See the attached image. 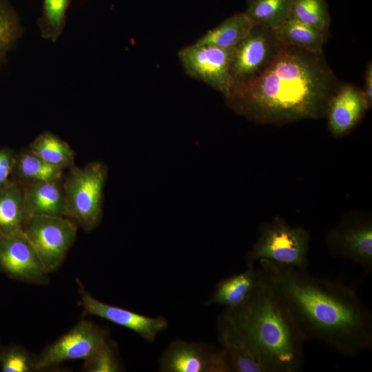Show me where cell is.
Instances as JSON below:
<instances>
[{"instance_id": "cell-5", "label": "cell", "mask_w": 372, "mask_h": 372, "mask_svg": "<svg viewBox=\"0 0 372 372\" xmlns=\"http://www.w3.org/2000/svg\"><path fill=\"white\" fill-rule=\"evenodd\" d=\"M309 232L276 217L260 227L258 240L245 257L246 266L267 259L276 263L306 270L308 265Z\"/></svg>"}, {"instance_id": "cell-7", "label": "cell", "mask_w": 372, "mask_h": 372, "mask_svg": "<svg viewBox=\"0 0 372 372\" xmlns=\"http://www.w3.org/2000/svg\"><path fill=\"white\" fill-rule=\"evenodd\" d=\"M325 242L333 256L355 262L365 274L372 271V221L369 216H346L329 231Z\"/></svg>"}, {"instance_id": "cell-12", "label": "cell", "mask_w": 372, "mask_h": 372, "mask_svg": "<svg viewBox=\"0 0 372 372\" xmlns=\"http://www.w3.org/2000/svg\"><path fill=\"white\" fill-rule=\"evenodd\" d=\"M0 270L22 282L43 284L48 281V272L23 231L0 238Z\"/></svg>"}, {"instance_id": "cell-30", "label": "cell", "mask_w": 372, "mask_h": 372, "mask_svg": "<svg viewBox=\"0 0 372 372\" xmlns=\"http://www.w3.org/2000/svg\"><path fill=\"white\" fill-rule=\"evenodd\" d=\"M364 90L363 91L368 109L372 104V64H367L364 76Z\"/></svg>"}, {"instance_id": "cell-22", "label": "cell", "mask_w": 372, "mask_h": 372, "mask_svg": "<svg viewBox=\"0 0 372 372\" xmlns=\"http://www.w3.org/2000/svg\"><path fill=\"white\" fill-rule=\"evenodd\" d=\"M292 0H247L245 14L254 23L275 30L290 18Z\"/></svg>"}, {"instance_id": "cell-23", "label": "cell", "mask_w": 372, "mask_h": 372, "mask_svg": "<svg viewBox=\"0 0 372 372\" xmlns=\"http://www.w3.org/2000/svg\"><path fill=\"white\" fill-rule=\"evenodd\" d=\"M72 0H43L42 10L37 25L41 37L54 43L61 37Z\"/></svg>"}, {"instance_id": "cell-1", "label": "cell", "mask_w": 372, "mask_h": 372, "mask_svg": "<svg viewBox=\"0 0 372 372\" xmlns=\"http://www.w3.org/2000/svg\"><path fill=\"white\" fill-rule=\"evenodd\" d=\"M304 342H322L344 356L372 348V316L355 289L307 269L258 260Z\"/></svg>"}, {"instance_id": "cell-26", "label": "cell", "mask_w": 372, "mask_h": 372, "mask_svg": "<svg viewBox=\"0 0 372 372\" xmlns=\"http://www.w3.org/2000/svg\"><path fill=\"white\" fill-rule=\"evenodd\" d=\"M220 350L226 372H267L260 362L241 348L221 344Z\"/></svg>"}, {"instance_id": "cell-25", "label": "cell", "mask_w": 372, "mask_h": 372, "mask_svg": "<svg viewBox=\"0 0 372 372\" xmlns=\"http://www.w3.org/2000/svg\"><path fill=\"white\" fill-rule=\"evenodd\" d=\"M19 17L8 0H0V65L22 34Z\"/></svg>"}, {"instance_id": "cell-27", "label": "cell", "mask_w": 372, "mask_h": 372, "mask_svg": "<svg viewBox=\"0 0 372 372\" xmlns=\"http://www.w3.org/2000/svg\"><path fill=\"white\" fill-rule=\"evenodd\" d=\"M87 372H118L121 371L116 349L109 339L84 360Z\"/></svg>"}, {"instance_id": "cell-29", "label": "cell", "mask_w": 372, "mask_h": 372, "mask_svg": "<svg viewBox=\"0 0 372 372\" xmlns=\"http://www.w3.org/2000/svg\"><path fill=\"white\" fill-rule=\"evenodd\" d=\"M17 154L9 147L0 148V188L7 184L11 178Z\"/></svg>"}, {"instance_id": "cell-9", "label": "cell", "mask_w": 372, "mask_h": 372, "mask_svg": "<svg viewBox=\"0 0 372 372\" xmlns=\"http://www.w3.org/2000/svg\"><path fill=\"white\" fill-rule=\"evenodd\" d=\"M108 339L105 329L91 321L81 320L34 360L32 370L41 371L68 360H85Z\"/></svg>"}, {"instance_id": "cell-10", "label": "cell", "mask_w": 372, "mask_h": 372, "mask_svg": "<svg viewBox=\"0 0 372 372\" xmlns=\"http://www.w3.org/2000/svg\"><path fill=\"white\" fill-rule=\"evenodd\" d=\"M281 45L273 30L255 25L234 48L231 66L233 85L249 79L262 70Z\"/></svg>"}, {"instance_id": "cell-6", "label": "cell", "mask_w": 372, "mask_h": 372, "mask_svg": "<svg viewBox=\"0 0 372 372\" xmlns=\"http://www.w3.org/2000/svg\"><path fill=\"white\" fill-rule=\"evenodd\" d=\"M77 228L78 225L68 217L31 216L22 231L50 273L63 261L75 240Z\"/></svg>"}, {"instance_id": "cell-17", "label": "cell", "mask_w": 372, "mask_h": 372, "mask_svg": "<svg viewBox=\"0 0 372 372\" xmlns=\"http://www.w3.org/2000/svg\"><path fill=\"white\" fill-rule=\"evenodd\" d=\"M28 218L23 187L10 180L0 188V238L21 232Z\"/></svg>"}, {"instance_id": "cell-28", "label": "cell", "mask_w": 372, "mask_h": 372, "mask_svg": "<svg viewBox=\"0 0 372 372\" xmlns=\"http://www.w3.org/2000/svg\"><path fill=\"white\" fill-rule=\"evenodd\" d=\"M33 360L24 349L12 346L0 353L1 369L3 372H27L32 369Z\"/></svg>"}, {"instance_id": "cell-2", "label": "cell", "mask_w": 372, "mask_h": 372, "mask_svg": "<svg viewBox=\"0 0 372 372\" xmlns=\"http://www.w3.org/2000/svg\"><path fill=\"white\" fill-rule=\"evenodd\" d=\"M338 87L322 52L282 44L262 70L234 85L227 98L254 122L282 125L322 116Z\"/></svg>"}, {"instance_id": "cell-14", "label": "cell", "mask_w": 372, "mask_h": 372, "mask_svg": "<svg viewBox=\"0 0 372 372\" xmlns=\"http://www.w3.org/2000/svg\"><path fill=\"white\" fill-rule=\"evenodd\" d=\"M368 109L363 91L351 84L339 86L330 99L326 114L335 137L349 133Z\"/></svg>"}, {"instance_id": "cell-3", "label": "cell", "mask_w": 372, "mask_h": 372, "mask_svg": "<svg viewBox=\"0 0 372 372\" xmlns=\"http://www.w3.org/2000/svg\"><path fill=\"white\" fill-rule=\"evenodd\" d=\"M261 273L260 280L248 300L240 306L225 308L220 314L219 342L245 350L267 372L299 371L303 364L304 342Z\"/></svg>"}, {"instance_id": "cell-24", "label": "cell", "mask_w": 372, "mask_h": 372, "mask_svg": "<svg viewBox=\"0 0 372 372\" xmlns=\"http://www.w3.org/2000/svg\"><path fill=\"white\" fill-rule=\"evenodd\" d=\"M291 18L327 33L330 17L325 0H292Z\"/></svg>"}, {"instance_id": "cell-20", "label": "cell", "mask_w": 372, "mask_h": 372, "mask_svg": "<svg viewBox=\"0 0 372 372\" xmlns=\"http://www.w3.org/2000/svg\"><path fill=\"white\" fill-rule=\"evenodd\" d=\"M273 30L277 40L283 45L313 52H322L327 33L289 18Z\"/></svg>"}, {"instance_id": "cell-11", "label": "cell", "mask_w": 372, "mask_h": 372, "mask_svg": "<svg viewBox=\"0 0 372 372\" xmlns=\"http://www.w3.org/2000/svg\"><path fill=\"white\" fill-rule=\"evenodd\" d=\"M162 372H226L220 350L200 342L172 341L158 361Z\"/></svg>"}, {"instance_id": "cell-4", "label": "cell", "mask_w": 372, "mask_h": 372, "mask_svg": "<svg viewBox=\"0 0 372 372\" xmlns=\"http://www.w3.org/2000/svg\"><path fill=\"white\" fill-rule=\"evenodd\" d=\"M107 167L101 162L73 167L62 183L67 216L85 231L99 224L102 214L103 192Z\"/></svg>"}, {"instance_id": "cell-19", "label": "cell", "mask_w": 372, "mask_h": 372, "mask_svg": "<svg viewBox=\"0 0 372 372\" xmlns=\"http://www.w3.org/2000/svg\"><path fill=\"white\" fill-rule=\"evenodd\" d=\"M254 25V23L245 12H238L207 31L195 43L220 48H232L249 34Z\"/></svg>"}, {"instance_id": "cell-15", "label": "cell", "mask_w": 372, "mask_h": 372, "mask_svg": "<svg viewBox=\"0 0 372 372\" xmlns=\"http://www.w3.org/2000/svg\"><path fill=\"white\" fill-rule=\"evenodd\" d=\"M262 273L254 266H247L245 271L231 275L216 285L205 304H218L225 308H234L245 303L258 286Z\"/></svg>"}, {"instance_id": "cell-21", "label": "cell", "mask_w": 372, "mask_h": 372, "mask_svg": "<svg viewBox=\"0 0 372 372\" xmlns=\"http://www.w3.org/2000/svg\"><path fill=\"white\" fill-rule=\"evenodd\" d=\"M28 149L48 163L61 169L74 167L75 152L70 145L50 132L37 136Z\"/></svg>"}, {"instance_id": "cell-13", "label": "cell", "mask_w": 372, "mask_h": 372, "mask_svg": "<svg viewBox=\"0 0 372 372\" xmlns=\"http://www.w3.org/2000/svg\"><path fill=\"white\" fill-rule=\"evenodd\" d=\"M79 302L85 313L108 320L128 329L148 342H153L157 335L168 327L163 316L149 317L121 307L105 304L85 291H80Z\"/></svg>"}, {"instance_id": "cell-18", "label": "cell", "mask_w": 372, "mask_h": 372, "mask_svg": "<svg viewBox=\"0 0 372 372\" xmlns=\"http://www.w3.org/2000/svg\"><path fill=\"white\" fill-rule=\"evenodd\" d=\"M63 170L53 166L28 149L17 154L10 180L22 187L43 182L61 181Z\"/></svg>"}, {"instance_id": "cell-16", "label": "cell", "mask_w": 372, "mask_h": 372, "mask_svg": "<svg viewBox=\"0 0 372 372\" xmlns=\"http://www.w3.org/2000/svg\"><path fill=\"white\" fill-rule=\"evenodd\" d=\"M23 196L25 210L28 217L67 216L61 181L43 182L23 186Z\"/></svg>"}, {"instance_id": "cell-8", "label": "cell", "mask_w": 372, "mask_h": 372, "mask_svg": "<svg viewBox=\"0 0 372 372\" xmlns=\"http://www.w3.org/2000/svg\"><path fill=\"white\" fill-rule=\"evenodd\" d=\"M234 48L194 43L181 49L178 57L187 74L205 82L227 98L233 86L231 66Z\"/></svg>"}]
</instances>
